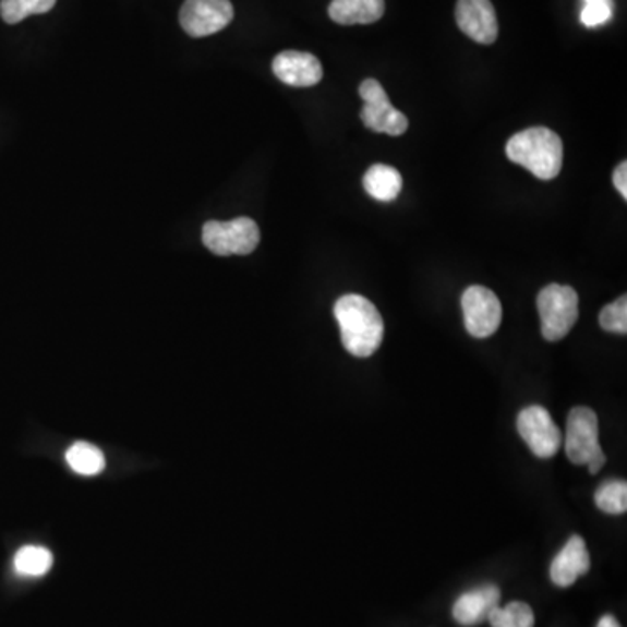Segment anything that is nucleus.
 Here are the masks:
<instances>
[{
  "label": "nucleus",
  "instance_id": "nucleus-24",
  "mask_svg": "<svg viewBox=\"0 0 627 627\" xmlns=\"http://www.w3.org/2000/svg\"><path fill=\"white\" fill-rule=\"evenodd\" d=\"M596 627H620V626L619 623L615 620V617H612V615H603L602 619H600V623H598Z\"/></svg>",
  "mask_w": 627,
  "mask_h": 627
},
{
  "label": "nucleus",
  "instance_id": "nucleus-6",
  "mask_svg": "<svg viewBox=\"0 0 627 627\" xmlns=\"http://www.w3.org/2000/svg\"><path fill=\"white\" fill-rule=\"evenodd\" d=\"M360 95L364 107L361 109V121L375 133L389 136H401L407 133L408 119L405 113L394 109L389 96L375 79H366L360 86Z\"/></svg>",
  "mask_w": 627,
  "mask_h": 627
},
{
  "label": "nucleus",
  "instance_id": "nucleus-16",
  "mask_svg": "<svg viewBox=\"0 0 627 627\" xmlns=\"http://www.w3.org/2000/svg\"><path fill=\"white\" fill-rule=\"evenodd\" d=\"M65 459L70 469H74L77 474H83V477H95L105 469L104 454L89 443L81 442L70 446Z\"/></svg>",
  "mask_w": 627,
  "mask_h": 627
},
{
  "label": "nucleus",
  "instance_id": "nucleus-3",
  "mask_svg": "<svg viewBox=\"0 0 627 627\" xmlns=\"http://www.w3.org/2000/svg\"><path fill=\"white\" fill-rule=\"evenodd\" d=\"M565 451L571 463L588 466L591 474L602 471L606 457L598 437V417L591 408L577 407L570 411Z\"/></svg>",
  "mask_w": 627,
  "mask_h": 627
},
{
  "label": "nucleus",
  "instance_id": "nucleus-1",
  "mask_svg": "<svg viewBox=\"0 0 627 627\" xmlns=\"http://www.w3.org/2000/svg\"><path fill=\"white\" fill-rule=\"evenodd\" d=\"M335 317L347 352L355 358L375 354L384 340V319L378 309L361 294H343L335 303Z\"/></svg>",
  "mask_w": 627,
  "mask_h": 627
},
{
  "label": "nucleus",
  "instance_id": "nucleus-9",
  "mask_svg": "<svg viewBox=\"0 0 627 627\" xmlns=\"http://www.w3.org/2000/svg\"><path fill=\"white\" fill-rule=\"evenodd\" d=\"M234 20L230 0H185L180 25L191 37H208L224 31Z\"/></svg>",
  "mask_w": 627,
  "mask_h": 627
},
{
  "label": "nucleus",
  "instance_id": "nucleus-14",
  "mask_svg": "<svg viewBox=\"0 0 627 627\" xmlns=\"http://www.w3.org/2000/svg\"><path fill=\"white\" fill-rule=\"evenodd\" d=\"M384 0H334L328 14L338 25H370L384 16Z\"/></svg>",
  "mask_w": 627,
  "mask_h": 627
},
{
  "label": "nucleus",
  "instance_id": "nucleus-22",
  "mask_svg": "<svg viewBox=\"0 0 627 627\" xmlns=\"http://www.w3.org/2000/svg\"><path fill=\"white\" fill-rule=\"evenodd\" d=\"M612 17V0L606 2H596V4H586L580 13V22L584 23L588 28H596L603 25Z\"/></svg>",
  "mask_w": 627,
  "mask_h": 627
},
{
  "label": "nucleus",
  "instance_id": "nucleus-10",
  "mask_svg": "<svg viewBox=\"0 0 627 627\" xmlns=\"http://www.w3.org/2000/svg\"><path fill=\"white\" fill-rule=\"evenodd\" d=\"M457 25L480 44H494L498 37L495 8L490 0H459L455 9Z\"/></svg>",
  "mask_w": 627,
  "mask_h": 627
},
{
  "label": "nucleus",
  "instance_id": "nucleus-11",
  "mask_svg": "<svg viewBox=\"0 0 627 627\" xmlns=\"http://www.w3.org/2000/svg\"><path fill=\"white\" fill-rule=\"evenodd\" d=\"M273 72L281 83L294 87L316 86L323 79V65L311 52H279L274 58Z\"/></svg>",
  "mask_w": 627,
  "mask_h": 627
},
{
  "label": "nucleus",
  "instance_id": "nucleus-15",
  "mask_svg": "<svg viewBox=\"0 0 627 627\" xmlns=\"http://www.w3.org/2000/svg\"><path fill=\"white\" fill-rule=\"evenodd\" d=\"M363 185L364 191L369 192L373 200L389 203L401 192V173L393 166L375 165L364 173Z\"/></svg>",
  "mask_w": 627,
  "mask_h": 627
},
{
  "label": "nucleus",
  "instance_id": "nucleus-18",
  "mask_svg": "<svg viewBox=\"0 0 627 627\" xmlns=\"http://www.w3.org/2000/svg\"><path fill=\"white\" fill-rule=\"evenodd\" d=\"M492 627H533L535 615L532 606L527 603L513 602L506 606H495L490 612L489 619Z\"/></svg>",
  "mask_w": 627,
  "mask_h": 627
},
{
  "label": "nucleus",
  "instance_id": "nucleus-4",
  "mask_svg": "<svg viewBox=\"0 0 627 627\" xmlns=\"http://www.w3.org/2000/svg\"><path fill=\"white\" fill-rule=\"evenodd\" d=\"M536 309L545 340L558 342L570 334L579 319V294L571 286H545L536 297Z\"/></svg>",
  "mask_w": 627,
  "mask_h": 627
},
{
  "label": "nucleus",
  "instance_id": "nucleus-17",
  "mask_svg": "<svg viewBox=\"0 0 627 627\" xmlns=\"http://www.w3.org/2000/svg\"><path fill=\"white\" fill-rule=\"evenodd\" d=\"M51 567V551L40 545H25L14 556V570L23 577L46 576Z\"/></svg>",
  "mask_w": 627,
  "mask_h": 627
},
{
  "label": "nucleus",
  "instance_id": "nucleus-21",
  "mask_svg": "<svg viewBox=\"0 0 627 627\" xmlns=\"http://www.w3.org/2000/svg\"><path fill=\"white\" fill-rule=\"evenodd\" d=\"M600 326L611 334H627V297L623 294L600 312Z\"/></svg>",
  "mask_w": 627,
  "mask_h": 627
},
{
  "label": "nucleus",
  "instance_id": "nucleus-2",
  "mask_svg": "<svg viewBox=\"0 0 627 627\" xmlns=\"http://www.w3.org/2000/svg\"><path fill=\"white\" fill-rule=\"evenodd\" d=\"M506 156L539 180H553L562 171V138L550 128L519 131L507 142Z\"/></svg>",
  "mask_w": 627,
  "mask_h": 627
},
{
  "label": "nucleus",
  "instance_id": "nucleus-20",
  "mask_svg": "<svg viewBox=\"0 0 627 627\" xmlns=\"http://www.w3.org/2000/svg\"><path fill=\"white\" fill-rule=\"evenodd\" d=\"M594 501H596L598 509L606 515H624L627 510L626 481H608L598 489Z\"/></svg>",
  "mask_w": 627,
  "mask_h": 627
},
{
  "label": "nucleus",
  "instance_id": "nucleus-23",
  "mask_svg": "<svg viewBox=\"0 0 627 627\" xmlns=\"http://www.w3.org/2000/svg\"><path fill=\"white\" fill-rule=\"evenodd\" d=\"M614 185L619 194L623 195V200H627V162H620L614 171Z\"/></svg>",
  "mask_w": 627,
  "mask_h": 627
},
{
  "label": "nucleus",
  "instance_id": "nucleus-7",
  "mask_svg": "<svg viewBox=\"0 0 627 627\" xmlns=\"http://www.w3.org/2000/svg\"><path fill=\"white\" fill-rule=\"evenodd\" d=\"M518 433L539 459H551L562 448L563 434L550 411L539 405L524 408L518 415Z\"/></svg>",
  "mask_w": 627,
  "mask_h": 627
},
{
  "label": "nucleus",
  "instance_id": "nucleus-25",
  "mask_svg": "<svg viewBox=\"0 0 627 627\" xmlns=\"http://www.w3.org/2000/svg\"><path fill=\"white\" fill-rule=\"evenodd\" d=\"M586 4H596V2H606V0H584Z\"/></svg>",
  "mask_w": 627,
  "mask_h": 627
},
{
  "label": "nucleus",
  "instance_id": "nucleus-19",
  "mask_svg": "<svg viewBox=\"0 0 627 627\" xmlns=\"http://www.w3.org/2000/svg\"><path fill=\"white\" fill-rule=\"evenodd\" d=\"M57 0H0V16L9 25H16L32 14L49 13Z\"/></svg>",
  "mask_w": 627,
  "mask_h": 627
},
{
  "label": "nucleus",
  "instance_id": "nucleus-8",
  "mask_svg": "<svg viewBox=\"0 0 627 627\" xmlns=\"http://www.w3.org/2000/svg\"><path fill=\"white\" fill-rule=\"evenodd\" d=\"M462 311L463 325L472 337H492L501 326V300L485 286H471L463 291Z\"/></svg>",
  "mask_w": 627,
  "mask_h": 627
},
{
  "label": "nucleus",
  "instance_id": "nucleus-5",
  "mask_svg": "<svg viewBox=\"0 0 627 627\" xmlns=\"http://www.w3.org/2000/svg\"><path fill=\"white\" fill-rule=\"evenodd\" d=\"M204 246L213 255H250L260 243V229L251 218L230 221H206L203 227Z\"/></svg>",
  "mask_w": 627,
  "mask_h": 627
},
{
  "label": "nucleus",
  "instance_id": "nucleus-13",
  "mask_svg": "<svg viewBox=\"0 0 627 627\" xmlns=\"http://www.w3.org/2000/svg\"><path fill=\"white\" fill-rule=\"evenodd\" d=\"M501 603V589L494 584L481 586L455 602L454 619L460 626H477L489 619L490 612Z\"/></svg>",
  "mask_w": 627,
  "mask_h": 627
},
{
  "label": "nucleus",
  "instance_id": "nucleus-12",
  "mask_svg": "<svg viewBox=\"0 0 627 627\" xmlns=\"http://www.w3.org/2000/svg\"><path fill=\"white\" fill-rule=\"evenodd\" d=\"M591 568V558L584 539L574 535L551 563L550 576L558 588H570L579 577L586 576Z\"/></svg>",
  "mask_w": 627,
  "mask_h": 627
}]
</instances>
